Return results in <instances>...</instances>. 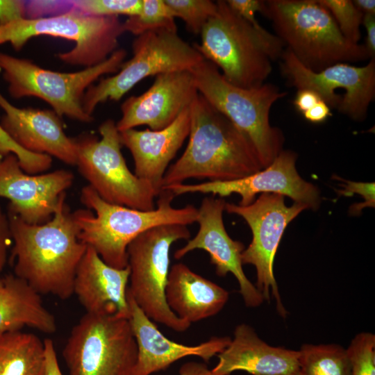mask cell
<instances>
[{
	"label": "cell",
	"instance_id": "obj_1",
	"mask_svg": "<svg viewBox=\"0 0 375 375\" xmlns=\"http://www.w3.org/2000/svg\"><path fill=\"white\" fill-rule=\"evenodd\" d=\"M65 192L58 200L49 222L31 224L8 210L13 247L10 260L14 274L25 280L40 295L66 300L73 294L76 271L87 245L65 203Z\"/></svg>",
	"mask_w": 375,
	"mask_h": 375
},
{
	"label": "cell",
	"instance_id": "obj_2",
	"mask_svg": "<svg viewBox=\"0 0 375 375\" xmlns=\"http://www.w3.org/2000/svg\"><path fill=\"white\" fill-rule=\"evenodd\" d=\"M190 110L188 144L166 171L162 189L190 178L229 181L264 169L251 140L199 93Z\"/></svg>",
	"mask_w": 375,
	"mask_h": 375
},
{
	"label": "cell",
	"instance_id": "obj_3",
	"mask_svg": "<svg viewBox=\"0 0 375 375\" xmlns=\"http://www.w3.org/2000/svg\"><path fill=\"white\" fill-rule=\"evenodd\" d=\"M158 196L154 209L140 210L106 202L89 185L83 187L80 199L88 209L72 212L78 239L108 265L126 268L128 246L143 232L162 224L188 226L197 222L195 206L173 207L175 195L169 190H161Z\"/></svg>",
	"mask_w": 375,
	"mask_h": 375
},
{
	"label": "cell",
	"instance_id": "obj_4",
	"mask_svg": "<svg viewBox=\"0 0 375 375\" xmlns=\"http://www.w3.org/2000/svg\"><path fill=\"white\" fill-rule=\"evenodd\" d=\"M194 47L203 58L221 69L223 77L242 88H258L269 76L272 60L280 58L284 44L272 34L263 35L233 11L226 1H217Z\"/></svg>",
	"mask_w": 375,
	"mask_h": 375
},
{
	"label": "cell",
	"instance_id": "obj_5",
	"mask_svg": "<svg viewBox=\"0 0 375 375\" xmlns=\"http://www.w3.org/2000/svg\"><path fill=\"white\" fill-rule=\"evenodd\" d=\"M262 14L272 22L283 44L311 71L369 58L364 44L344 38L331 12L318 0L265 1Z\"/></svg>",
	"mask_w": 375,
	"mask_h": 375
},
{
	"label": "cell",
	"instance_id": "obj_6",
	"mask_svg": "<svg viewBox=\"0 0 375 375\" xmlns=\"http://www.w3.org/2000/svg\"><path fill=\"white\" fill-rule=\"evenodd\" d=\"M190 72L198 92L251 140L263 168L269 165L283 144L282 133L269 123V112L287 93L271 83L253 88L233 85L206 60Z\"/></svg>",
	"mask_w": 375,
	"mask_h": 375
},
{
	"label": "cell",
	"instance_id": "obj_7",
	"mask_svg": "<svg viewBox=\"0 0 375 375\" xmlns=\"http://www.w3.org/2000/svg\"><path fill=\"white\" fill-rule=\"evenodd\" d=\"M126 56L117 49L103 62L76 72L63 73L40 67L31 60L0 52V69L15 99L34 97L42 99L59 117L88 123L93 117L83 107L86 90L104 74L117 73Z\"/></svg>",
	"mask_w": 375,
	"mask_h": 375
},
{
	"label": "cell",
	"instance_id": "obj_8",
	"mask_svg": "<svg viewBox=\"0 0 375 375\" xmlns=\"http://www.w3.org/2000/svg\"><path fill=\"white\" fill-rule=\"evenodd\" d=\"M124 33L119 17H94L72 10L56 17L22 19L0 26V44L9 42L19 51L33 37L49 35L73 41L75 45L57 58L70 65H97L117 50Z\"/></svg>",
	"mask_w": 375,
	"mask_h": 375
},
{
	"label": "cell",
	"instance_id": "obj_9",
	"mask_svg": "<svg viewBox=\"0 0 375 375\" xmlns=\"http://www.w3.org/2000/svg\"><path fill=\"white\" fill-rule=\"evenodd\" d=\"M99 131L101 139L90 134L74 139L79 172L106 202L140 210L154 209L160 192L128 169L116 123L106 119Z\"/></svg>",
	"mask_w": 375,
	"mask_h": 375
},
{
	"label": "cell",
	"instance_id": "obj_10",
	"mask_svg": "<svg viewBox=\"0 0 375 375\" xmlns=\"http://www.w3.org/2000/svg\"><path fill=\"white\" fill-rule=\"evenodd\" d=\"M190 238L186 225L162 224L139 235L127 248L128 293L150 319L178 332L186 331L190 324L175 315L166 301L169 252L173 243Z\"/></svg>",
	"mask_w": 375,
	"mask_h": 375
},
{
	"label": "cell",
	"instance_id": "obj_11",
	"mask_svg": "<svg viewBox=\"0 0 375 375\" xmlns=\"http://www.w3.org/2000/svg\"><path fill=\"white\" fill-rule=\"evenodd\" d=\"M133 56L112 76L101 79L86 90L83 107L92 116L96 107L107 100L118 101L144 78L160 74L190 71L205 59L194 45L176 31L158 29L137 36Z\"/></svg>",
	"mask_w": 375,
	"mask_h": 375
},
{
	"label": "cell",
	"instance_id": "obj_12",
	"mask_svg": "<svg viewBox=\"0 0 375 375\" xmlns=\"http://www.w3.org/2000/svg\"><path fill=\"white\" fill-rule=\"evenodd\" d=\"M137 345L128 319L85 313L62 356L67 375H132Z\"/></svg>",
	"mask_w": 375,
	"mask_h": 375
},
{
	"label": "cell",
	"instance_id": "obj_13",
	"mask_svg": "<svg viewBox=\"0 0 375 375\" xmlns=\"http://www.w3.org/2000/svg\"><path fill=\"white\" fill-rule=\"evenodd\" d=\"M308 209L303 203H285L284 196L276 193H262L248 206L226 203L227 212L242 217L252 232V240L242 253L243 265L250 264L256 269V288L264 300L269 301L272 294L276 301L278 314L288 313L280 297L274 274V261L283 233L300 212Z\"/></svg>",
	"mask_w": 375,
	"mask_h": 375
},
{
	"label": "cell",
	"instance_id": "obj_14",
	"mask_svg": "<svg viewBox=\"0 0 375 375\" xmlns=\"http://www.w3.org/2000/svg\"><path fill=\"white\" fill-rule=\"evenodd\" d=\"M281 70L290 85L315 92L329 108L362 121L375 97V58L365 66L340 62L315 72L303 66L288 49L281 57Z\"/></svg>",
	"mask_w": 375,
	"mask_h": 375
},
{
	"label": "cell",
	"instance_id": "obj_15",
	"mask_svg": "<svg viewBox=\"0 0 375 375\" xmlns=\"http://www.w3.org/2000/svg\"><path fill=\"white\" fill-rule=\"evenodd\" d=\"M296 154L281 151L267 167L249 176L224 182H203L197 184H174L162 189L172 192L175 197L188 193L212 194L221 198L238 194V205L248 206L259 193H276L288 196L294 202L306 204L308 209H317L319 192L316 186L304 181L298 174Z\"/></svg>",
	"mask_w": 375,
	"mask_h": 375
},
{
	"label": "cell",
	"instance_id": "obj_16",
	"mask_svg": "<svg viewBox=\"0 0 375 375\" xmlns=\"http://www.w3.org/2000/svg\"><path fill=\"white\" fill-rule=\"evenodd\" d=\"M226 201L220 198L206 197L198 208L197 222L199 230L196 235L188 240L185 245L177 249L174 254L176 259L183 258L195 249L206 251L211 264L215 267L217 276L224 277L231 273L236 278L245 305L248 307L259 306L264 298L247 277L242 269V253L244 244L233 240L227 233L223 221V212Z\"/></svg>",
	"mask_w": 375,
	"mask_h": 375
},
{
	"label": "cell",
	"instance_id": "obj_17",
	"mask_svg": "<svg viewBox=\"0 0 375 375\" xmlns=\"http://www.w3.org/2000/svg\"><path fill=\"white\" fill-rule=\"evenodd\" d=\"M73 181V174L65 169L26 174L12 153L0 161V197L9 199L8 210L28 224H42L51 220L60 195Z\"/></svg>",
	"mask_w": 375,
	"mask_h": 375
},
{
	"label": "cell",
	"instance_id": "obj_18",
	"mask_svg": "<svg viewBox=\"0 0 375 375\" xmlns=\"http://www.w3.org/2000/svg\"><path fill=\"white\" fill-rule=\"evenodd\" d=\"M198 94L190 71L158 74L147 91L130 97L122 104L117 130L122 132L142 125L152 131L162 129L189 108Z\"/></svg>",
	"mask_w": 375,
	"mask_h": 375
},
{
	"label": "cell",
	"instance_id": "obj_19",
	"mask_svg": "<svg viewBox=\"0 0 375 375\" xmlns=\"http://www.w3.org/2000/svg\"><path fill=\"white\" fill-rule=\"evenodd\" d=\"M0 108L4 111L0 126L18 145L31 153L76 165L74 139L65 134L60 117L53 110L16 107L1 92Z\"/></svg>",
	"mask_w": 375,
	"mask_h": 375
},
{
	"label": "cell",
	"instance_id": "obj_20",
	"mask_svg": "<svg viewBox=\"0 0 375 375\" xmlns=\"http://www.w3.org/2000/svg\"><path fill=\"white\" fill-rule=\"evenodd\" d=\"M130 315L128 319L135 338L138 355L132 375H151L176 361L195 356L208 362L229 344V337H213L197 345L189 346L166 338L135 302L127 290Z\"/></svg>",
	"mask_w": 375,
	"mask_h": 375
},
{
	"label": "cell",
	"instance_id": "obj_21",
	"mask_svg": "<svg viewBox=\"0 0 375 375\" xmlns=\"http://www.w3.org/2000/svg\"><path fill=\"white\" fill-rule=\"evenodd\" d=\"M128 267L117 269L106 264L92 247L87 246L76 271L73 294L86 313L128 319L127 299Z\"/></svg>",
	"mask_w": 375,
	"mask_h": 375
},
{
	"label": "cell",
	"instance_id": "obj_22",
	"mask_svg": "<svg viewBox=\"0 0 375 375\" xmlns=\"http://www.w3.org/2000/svg\"><path fill=\"white\" fill-rule=\"evenodd\" d=\"M217 356L219 360L211 375H230L238 370L251 375H299V351L269 345L246 324L235 327L233 339Z\"/></svg>",
	"mask_w": 375,
	"mask_h": 375
},
{
	"label": "cell",
	"instance_id": "obj_23",
	"mask_svg": "<svg viewBox=\"0 0 375 375\" xmlns=\"http://www.w3.org/2000/svg\"><path fill=\"white\" fill-rule=\"evenodd\" d=\"M190 107L169 126L158 131L128 129L119 132L121 143L131 153L138 178L160 192L167 167L189 135Z\"/></svg>",
	"mask_w": 375,
	"mask_h": 375
},
{
	"label": "cell",
	"instance_id": "obj_24",
	"mask_svg": "<svg viewBox=\"0 0 375 375\" xmlns=\"http://www.w3.org/2000/svg\"><path fill=\"white\" fill-rule=\"evenodd\" d=\"M228 297L227 290L183 263L174 264L169 269L165 287L167 303L175 315L190 324L217 315Z\"/></svg>",
	"mask_w": 375,
	"mask_h": 375
},
{
	"label": "cell",
	"instance_id": "obj_25",
	"mask_svg": "<svg viewBox=\"0 0 375 375\" xmlns=\"http://www.w3.org/2000/svg\"><path fill=\"white\" fill-rule=\"evenodd\" d=\"M25 326L45 334L57 329L54 315L25 280L15 274L0 276V335Z\"/></svg>",
	"mask_w": 375,
	"mask_h": 375
},
{
	"label": "cell",
	"instance_id": "obj_26",
	"mask_svg": "<svg viewBox=\"0 0 375 375\" xmlns=\"http://www.w3.org/2000/svg\"><path fill=\"white\" fill-rule=\"evenodd\" d=\"M44 340L22 331L0 335V375H45Z\"/></svg>",
	"mask_w": 375,
	"mask_h": 375
},
{
	"label": "cell",
	"instance_id": "obj_27",
	"mask_svg": "<svg viewBox=\"0 0 375 375\" xmlns=\"http://www.w3.org/2000/svg\"><path fill=\"white\" fill-rule=\"evenodd\" d=\"M299 375H351L347 349L337 344H304L299 350Z\"/></svg>",
	"mask_w": 375,
	"mask_h": 375
},
{
	"label": "cell",
	"instance_id": "obj_28",
	"mask_svg": "<svg viewBox=\"0 0 375 375\" xmlns=\"http://www.w3.org/2000/svg\"><path fill=\"white\" fill-rule=\"evenodd\" d=\"M174 14L165 0H142L141 12L123 22L124 32L137 36L158 29L177 31Z\"/></svg>",
	"mask_w": 375,
	"mask_h": 375
},
{
	"label": "cell",
	"instance_id": "obj_29",
	"mask_svg": "<svg viewBox=\"0 0 375 375\" xmlns=\"http://www.w3.org/2000/svg\"><path fill=\"white\" fill-rule=\"evenodd\" d=\"M174 17L181 18L192 33L200 34L217 12V2L210 0H165Z\"/></svg>",
	"mask_w": 375,
	"mask_h": 375
},
{
	"label": "cell",
	"instance_id": "obj_30",
	"mask_svg": "<svg viewBox=\"0 0 375 375\" xmlns=\"http://www.w3.org/2000/svg\"><path fill=\"white\" fill-rule=\"evenodd\" d=\"M318 1L331 12L344 38L353 44H358L363 14L356 8L352 1Z\"/></svg>",
	"mask_w": 375,
	"mask_h": 375
},
{
	"label": "cell",
	"instance_id": "obj_31",
	"mask_svg": "<svg viewBox=\"0 0 375 375\" xmlns=\"http://www.w3.org/2000/svg\"><path fill=\"white\" fill-rule=\"evenodd\" d=\"M73 10L94 17L138 15L142 0H72Z\"/></svg>",
	"mask_w": 375,
	"mask_h": 375
},
{
	"label": "cell",
	"instance_id": "obj_32",
	"mask_svg": "<svg viewBox=\"0 0 375 375\" xmlns=\"http://www.w3.org/2000/svg\"><path fill=\"white\" fill-rule=\"evenodd\" d=\"M351 363V375H375V335L357 334L347 349Z\"/></svg>",
	"mask_w": 375,
	"mask_h": 375
},
{
	"label": "cell",
	"instance_id": "obj_33",
	"mask_svg": "<svg viewBox=\"0 0 375 375\" xmlns=\"http://www.w3.org/2000/svg\"><path fill=\"white\" fill-rule=\"evenodd\" d=\"M10 152L17 157L22 169L28 174L49 169L52 163V158L48 155L34 153L24 149L0 126V153L4 157Z\"/></svg>",
	"mask_w": 375,
	"mask_h": 375
},
{
	"label": "cell",
	"instance_id": "obj_34",
	"mask_svg": "<svg viewBox=\"0 0 375 375\" xmlns=\"http://www.w3.org/2000/svg\"><path fill=\"white\" fill-rule=\"evenodd\" d=\"M72 0L25 1V16L28 19L49 18L73 10Z\"/></svg>",
	"mask_w": 375,
	"mask_h": 375
},
{
	"label": "cell",
	"instance_id": "obj_35",
	"mask_svg": "<svg viewBox=\"0 0 375 375\" xmlns=\"http://www.w3.org/2000/svg\"><path fill=\"white\" fill-rule=\"evenodd\" d=\"M343 181L342 189L338 190L339 194L350 197L356 193L360 194L365 199L362 203L354 204L351 207L350 212L352 215H359L365 207L375 206L374 183L355 182L341 179Z\"/></svg>",
	"mask_w": 375,
	"mask_h": 375
},
{
	"label": "cell",
	"instance_id": "obj_36",
	"mask_svg": "<svg viewBox=\"0 0 375 375\" xmlns=\"http://www.w3.org/2000/svg\"><path fill=\"white\" fill-rule=\"evenodd\" d=\"M226 1L233 11L251 24L260 33L266 35L270 34L259 24L255 16L256 12H263L265 1L227 0Z\"/></svg>",
	"mask_w": 375,
	"mask_h": 375
},
{
	"label": "cell",
	"instance_id": "obj_37",
	"mask_svg": "<svg viewBox=\"0 0 375 375\" xmlns=\"http://www.w3.org/2000/svg\"><path fill=\"white\" fill-rule=\"evenodd\" d=\"M26 19L25 1H0V26Z\"/></svg>",
	"mask_w": 375,
	"mask_h": 375
},
{
	"label": "cell",
	"instance_id": "obj_38",
	"mask_svg": "<svg viewBox=\"0 0 375 375\" xmlns=\"http://www.w3.org/2000/svg\"><path fill=\"white\" fill-rule=\"evenodd\" d=\"M12 242L9 219L0 206V272L6 263L8 249Z\"/></svg>",
	"mask_w": 375,
	"mask_h": 375
},
{
	"label": "cell",
	"instance_id": "obj_39",
	"mask_svg": "<svg viewBox=\"0 0 375 375\" xmlns=\"http://www.w3.org/2000/svg\"><path fill=\"white\" fill-rule=\"evenodd\" d=\"M321 99L313 91L301 89L298 90L293 103L295 108L301 113L314 106Z\"/></svg>",
	"mask_w": 375,
	"mask_h": 375
},
{
	"label": "cell",
	"instance_id": "obj_40",
	"mask_svg": "<svg viewBox=\"0 0 375 375\" xmlns=\"http://www.w3.org/2000/svg\"><path fill=\"white\" fill-rule=\"evenodd\" d=\"M45 348V375H62L60 370L54 344L51 339L44 340Z\"/></svg>",
	"mask_w": 375,
	"mask_h": 375
},
{
	"label": "cell",
	"instance_id": "obj_41",
	"mask_svg": "<svg viewBox=\"0 0 375 375\" xmlns=\"http://www.w3.org/2000/svg\"><path fill=\"white\" fill-rule=\"evenodd\" d=\"M365 31L366 40L364 44L369 58H374L375 56V15H363L362 22Z\"/></svg>",
	"mask_w": 375,
	"mask_h": 375
},
{
	"label": "cell",
	"instance_id": "obj_42",
	"mask_svg": "<svg viewBox=\"0 0 375 375\" xmlns=\"http://www.w3.org/2000/svg\"><path fill=\"white\" fill-rule=\"evenodd\" d=\"M302 114L306 120L312 123H321L331 115V108L322 99Z\"/></svg>",
	"mask_w": 375,
	"mask_h": 375
},
{
	"label": "cell",
	"instance_id": "obj_43",
	"mask_svg": "<svg viewBox=\"0 0 375 375\" xmlns=\"http://www.w3.org/2000/svg\"><path fill=\"white\" fill-rule=\"evenodd\" d=\"M179 375H211V372L205 363L188 362L180 367Z\"/></svg>",
	"mask_w": 375,
	"mask_h": 375
},
{
	"label": "cell",
	"instance_id": "obj_44",
	"mask_svg": "<svg viewBox=\"0 0 375 375\" xmlns=\"http://www.w3.org/2000/svg\"><path fill=\"white\" fill-rule=\"evenodd\" d=\"M352 2L356 8L363 15L369 14L375 15L374 0H354Z\"/></svg>",
	"mask_w": 375,
	"mask_h": 375
},
{
	"label": "cell",
	"instance_id": "obj_45",
	"mask_svg": "<svg viewBox=\"0 0 375 375\" xmlns=\"http://www.w3.org/2000/svg\"><path fill=\"white\" fill-rule=\"evenodd\" d=\"M3 158V156L0 153V161Z\"/></svg>",
	"mask_w": 375,
	"mask_h": 375
}]
</instances>
